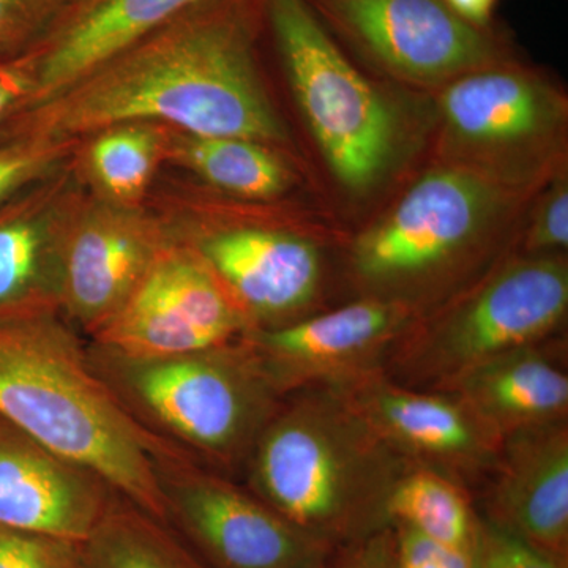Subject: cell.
<instances>
[{
    "label": "cell",
    "mask_w": 568,
    "mask_h": 568,
    "mask_svg": "<svg viewBox=\"0 0 568 568\" xmlns=\"http://www.w3.org/2000/svg\"><path fill=\"white\" fill-rule=\"evenodd\" d=\"M534 252H559L568 245V189L566 182L555 186L541 205L529 235Z\"/></svg>",
    "instance_id": "cell-31"
},
{
    "label": "cell",
    "mask_w": 568,
    "mask_h": 568,
    "mask_svg": "<svg viewBox=\"0 0 568 568\" xmlns=\"http://www.w3.org/2000/svg\"><path fill=\"white\" fill-rule=\"evenodd\" d=\"M295 97L328 166L347 189L375 185L394 160L398 129L386 99L331 39L308 0H264Z\"/></svg>",
    "instance_id": "cell-6"
},
{
    "label": "cell",
    "mask_w": 568,
    "mask_h": 568,
    "mask_svg": "<svg viewBox=\"0 0 568 568\" xmlns=\"http://www.w3.org/2000/svg\"><path fill=\"white\" fill-rule=\"evenodd\" d=\"M252 328L200 254L173 235L121 313L89 342L163 357L230 345Z\"/></svg>",
    "instance_id": "cell-9"
},
{
    "label": "cell",
    "mask_w": 568,
    "mask_h": 568,
    "mask_svg": "<svg viewBox=\"0 0 568 568\" xmlns=\"http://www.w3.org/2000/svg\"><path fill=\"white\" fill-rule=\"evenodd\" d=\"M332 388L407 465L428 467L465 488L495 473L504 439L457 396L402 386L384 372Z\"/></svg>",
    "instance_id": "cell-12"
},
{
    "label": "cell",
    "mask_w": 568,
    "mask_h": 568,
    "mask_svg": "<svg viewBox=\"0 0 568 568\" xmlns=\"http://www.w3.org/2000/svg\"><path fill=\"white\" fill-rule=\"evenodd\" d=\"M0 416L170 525L156 459L186 457L119 405L92 366L88 338L61 305L0 308Z\"/></svg>",
    "instance_id": "cell-2"
},
{
    "label": "cell",
    "mask_w": 568,
    "mask_h": 568,
    "mask_svg": "<svg viewBox=\"0 0 568 568\" xmlns=\"http://www.w3.org/2000/svg\"><path fill=\"white\" fill-rule=\"evenodd\" d=\"M567 308L568 268L560 257L515 261L424 327L414 324L384 373L402 386L443 390L499 355L540 345Z\"/></svg>",
    "instance_id": "cell-5"
},
{
    "label": "cell",
    "mask_w": 568,
    "mask_h": 568,
    "mask_svg": "<svg viewBox=\"0 0 568 568\" xmlns=\"http://www.w3.org/2000/svg\"><path fill=\"white\" fill-rule=\"evenodd\" d=\"M396 568H476V549L435 544L406 526L394 525Z\"/></svg>",
    "instance_id": "cell-29"
},
{
    "label": "cell",
    "mask_w": 568,
    "mask_h": 568,
    "mask_svg": "<svg viewBox=\"0 0 568 568\" xmlns=\"http://www.w3.org/2000/svg\"><path fill=\"white\" fill-rule=\"evenodd\" d=\"M312 568H325V567L323 566V564H317V566L312 567Z\"/></svg>",
    "instance_id": "cell-35"
},
{
    "label": "cell",
    "mask_w": 568,
    "mask_h": 568,
    "mask_svg": "<svg viewBox=\"0 0 568 568\" xmlns=\"http://www.w3.org/2000/svg\"><path fill=\"white\" fill-rule=\"evenodd\" d=\"M91 138L85 163L93 182L108 200L136 205L155 168L166 156L170 129L153 123H125Z\"/></svg>",
    "instance_id": "cell-24"
},
{
    "label": "cell",
    "mask_w": 568,
    "mask_h": 568,
    "mask_svg": "<svg viewBox=\"0 0 568 568\" xmlns=\"http://www.w3.org/2000/svg\"><path fill=\"white\" fill-rule=\"evenodd\" d=\"M171 528L215 568H312L324 545L231 477L189 458L156 459Z\"/></svg>",
    "instance_id": "cell-8"
},
{
    "label": "cell",
    "mask_w": 568,
    "mask_h": 568,
    "mask_svg": "<svg viewBox=\"0 0 568 568\" xmlns=\"http://www.w3.org/2000/svg\"><path fill=\"white\" fill-rule=\"evenodd\" d=\"M82 196L73 166H59L0 205V308L61 305L63 237Z\"/></svg>",
    "instance_id": "cell-17"
},
{
    "label": "cell",
    "mask_w": 568,
    "mask_h": 568,
    "mask_svg": "<svg viewBox=\"0 0 568 568\" xmlns=\"http://www.w3.org/2000/svg\"><path fill=\"white\" fill-rule=\"evenodd\" d=\"M335 568H396L394 529H381L353 541Z\"/></svg>",
    "instance_id": "cell-32"
},
{
    "label": "cell",
    "mask_w": 568,
    "mask_h": 568,
    "mask_svg": "<svg viewBox=\"0 0 568 568\" xmlns=\"http://www.w3.org/2000/svg\"><path fill=\"white\" fill-rule=\"evenodd\" d=\"M89 2V0H65L67 7L65 9H70V7L81 6V3Z\"/></svg>",
    "instance_id": "cell-34"
},
{
    "label": "cell",
    "mask_w": 568,
    "mask_h": 568,
    "mask_svg": "<svg viewBox=\"0 0 568 568\" xmlns=\"http://www.w3.org/2000/svg\"><path fill=\"white\" fill-rule=\"evenodd\" d=\"M254 0H209L69 88L18 112L0 141H81L153 123L196 136L286 140L254 58Z\"/></svg>",
    "instance_id": "cell-1"
},
{
    "label": "cell",
    "mask_w": 568,
    "mask_h": 568,
    "mask_svg": "<svg viewBox=\"0 0 568 568\" xmlns=\"http://www.w3.org/2000/svg\"><path fill=\"white\" fill-rule=\"evenodd\" d=\"M499 437L566 422L568 376L540 345L519 347L443 388Z\"/></svg>",
    "instance_id": "cell-19"
},
{
    "label": "cell",
    "mask_w": 568,
    "mask_h": 568,
    "mask_svg": "<svg viewBox=\"0 0 568 568\" xmlns=\"http://www.w3.org/2000/svg\"><path fill=\"white\" fill-rule=\"evenodd\" d=\"M65 7V0H0V61L36 51Z\"/></svg>",
    "instance_id": "cell-26"
},
{
    "label": "cell",
    "mask_w": 568,
    "mask_h": 568,
    "mask_svg": "<svg viewBox=\"0 0 568 568\" xmlns=\"http://www.w3.org/2000/svg\"><path fill=\"white\" fill-rule=\"evenodd\" d=\"M448 132L473 148H515L549 132L558 104L532 78L511 70L470 71L444 92Z\"/></svg>",
    "instance_id": "cell-20"
},
{
    "label": "cell",
    "mask_w": 568,
    "mask_h": 568,
    "mask_svg": "<svg viewBox=\"0 0 568 568\" xmlns=\"http://www.w3.org/2000/svg\"><path fill=\"white\" fill-rule=\"evenodd\" d=\"M82 548L88 568H205L170 525L121 495L112 497Z\"/></svg>",
    "instance_id": "cell-23"
},
{
    "label": "cell",
    "mask_w": 568,
    "mask_h": 568,
    "mask_svg": "<svg viewBox=\"0 0 568 568\" xmlns=\"http://www.w3.org/2000/svg\"><path fill=\"white\" fill-rule=\"evenodd\" d=\"M209 0H89L63 11L36 50L39 104L108 59ZM24 108V110H26Z\"/></svg>",
    "instance_id": "cell-18"
},
{
    "label": "cell",
    "mask_w": 568,
    "mask_h": 568,
    "mask_svg": "<svg viewBox=\"0 0 568 568\" xmlns=\"http://www.w3.org/2000/svg\"><path fill=\"white\" fill-rule=\"evenodd\" d=\"M476 568H567V564L496 528L491 523L480 521Z\"/></svg>",
    "instance_id": "cell-28"
},
{
    "label": "cell",
    "mask_w": 568,
    "mask_h": 568,
    "mask_svg": "<svg viewBox=\"0 0 568 568\" xmlns=\"http://www.w3.org/2000/svg\"><path fill=\"white\" fill-rule=\"evenodd\" d=\"M328 20L395 73L446 80L485 69L496 54L481 28L446 0H315Z\"/></svg>",
    "instance_id": "cell-13"
},
{
    "label": "cell",
    "mask_w": 568,
    "mask_h": 568,
    "mask_svg": "<svg viewBox=\"0 0 568 568\" xmlns=\"http://www.w3.org/2000/svg\"><path fill=\"white\" fill-rule=\"evenodd\" d=\"M414 324L409 306L366 297L278 327L252 328L242 338L268 383L286 396L384 372Z\"/></svg>",
    "instance_id": "cell-10"
},
{
    "label": "cell",
    "mask_w": 568,
    "mask_h": 568,
    "mask_svg": "<svg viewBox=\"0 0 568 568\" xmlns=\"http://www.w3.org/2000/svg\"><path fill=\"white\" fill-rule=\"evenodd\" d=\"M387 518L448 548H474L480 521L467 488L428 467L409 466L392 489Z\"/></svg>",
    "instance_id": "cell-22"
},
{
    "label": "cell",
    "mask_w": 568,
    "mask_h": 568,
    "mask_svg": "<svg viewBox=\"0 0 568 568\" xmlns=\"http://www.w3.org/2000/svg\"><path fill=\"white\" fill-rule=\"evenodd\" d=\"M97 375L142 429L197 465L244 473L284 396L244 338L163 357H134L89 342Z\"/></svg>",
    "instance_id": "cell-4"
},
{
    "label": "cell",
    "mask_w": 568,
    "mask_h": 568,
    "mask_svg": "<svg viewBox=\"0 0 568 568\" xmlns=\"http://www.w3.org/2000/svg\"><path fill=\"white\" fill-rule=\"evenodd\" d=\"M36 84V51L0 61V136L11 119L31 103Z\"/></svg>",
    "instance_id": "cell-30"
},
{
    "label": "cell",
    "mask_w": 568,
    "mask_h": 568,
    "mask_svg": "<svg viewBox=\"0 0 568 568\" xmlns=\"http://www.w3.org/2000/svg\"><path fill=\"white\" fill-rule=\"evenodd\" d=\"M446 2L463 20L477 28H484L495 10L497 0H446Z\"/></svg>",
    "instance_id": "cell-33"
},
{
    "label": "cell",
    "mask_w": 568,
    "mask_h": 568,
    "mask_svg": "<svg viewBox=\"0 0 568 568\" xmlns=\"http://www.w3.org/2000/svg\"><path fill=\"white\" fill-rule=\"evenodd\" d=\"M78 145L80 141L47 138L0 141V205L58 170Z\"/></svg>",
    "instance_id": "cell-25"
},
{
    "label": "cell",
    "mask_w": 568,
    "mask_h": 568,
    "mask_svg": "<svg viewBox=\"0 0 568 568\" xmlns=\"http://www.w3.org/2000/svg\"><path fill=\"white\" fill-rule=\"evenodd\" d=\"M489 484L488 523L567 564V420L504 437Z\"/></svg>",
    "instance_id": "cell-16"
},
{
    "label": "cell",
    "mask_w": 568,
    "mask_h": 568,
    "mask_svg": "<svg viewBox=\"0 0 568 568\" xmlns=\"http://www.w3.org/2000/svg\"><path fill=\"white\" fill-rule=\"evenodd\" d=\"M0 568H88L84 548L67 538L0 526Z\"/></svg>",
    "instance_id": "cell-27"
},
{
    "label": "cell",
    "mask_w": 568,
    "mask_h": 568,
    "mask_svg": "<svg viewBox=\"0 0 568 568\" xmlns=\"http://www.w3.org/2000/svg\"><path fill=\"white\" fill-rule=\"evenodd\" d=\"M335 388L293 392L264 426L244 473L246 488L321 544L373 534L407 467ZM381 530V529H379Z\"/></svg>",
    "instance_id": "cell-3"
},
{
    "label": "cell",
    "mask_w": 568,
    "mask_h": 568,
    "mask_svg": "<svg viewBox=\"0 0 568 568\" xmlns=\"http://www.w3.org/2000/svg\"><path fill=\"white\" fill-rule=\"evenodd\" d=\"M175 239L200 254L253 328L297 321L320 293V250L301 235L234 226Z\"/></svg>",
    "instance_id": "cell-14"
},
{
    "label": "cell",
    "mask_w": 568,
    "mask_h": 568,
    "mask_svg": "<svg viewBox=\"0 0 568 568\" xmlns=\"http://www.w3.org/2000/svg\"><path fill=\"white\" fill-rule=\"evenodd\" d=\"M118 495L0 416V526L84 544Z\"/></svg>",
    "instance_id": "cell-15"
},
{
    "label": "cell",
    "mask_w": 568,
    "mask_h": 568,
    "mask_svg": "<svg viewBox=\"0 0 568 568\" xmlns=\"http://www.w3.org/2000/svg\"><path fill=\"white\" fill-rule=\"evenodd\" d=\"M496 190L480 175L443 170L425 175L383 222L355 242L353 267L379 298L433 282L470 252L496 211Z\"/></svg>",
    "instance_id": "cell-7"
},
{
    "label": "cell",
    "mask_w": 568,
    "mask_h": 568,
    "mask_svg": "<svg viewBox=\"0 0 568 568\" xmlns=\"http://www.w3.org/2000/svg\"><path fill=\"white\" fill-rule=\"evenodd\" d=\"M173 235L142 211L108 197L82 196L61 256V310L85 338L121 313Z\"/></svg>",
    "instance_id": "cell-11"
},
{
    "label": "cell",
    "mask_w": 568,
    "mask_h": 568,
    "mask_svg": "<svg viewBox=\"0 0 568 568\" xmlns=\"http://www.w3.org/2000/svg\"><path fill=\"white\" fill-rule=\"evenodd\" d=\"M166 156L215 189L246 200L278 196L291 175L263 142L233 136H196L170 129Z\"/></svg>",
    "instance_id": "cell-21"
}]
</instances>
